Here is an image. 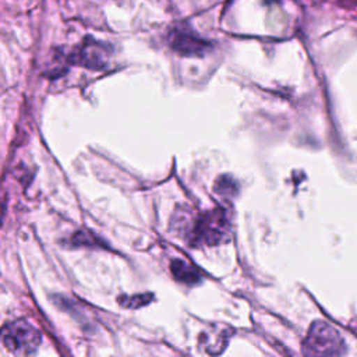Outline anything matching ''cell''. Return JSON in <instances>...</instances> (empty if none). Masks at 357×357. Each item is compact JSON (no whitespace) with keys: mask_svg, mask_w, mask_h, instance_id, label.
I'll list each match as a JSON object with an SVG mask.
<instances>
[{"mask_svg":"<svg viewBox=\"0 0 357 357\" xmlns=\"http://www.w3.org/2000/svg\"><path fill=\"white\" fill-rule=\"evenodd\" d=\"M180 226L191 247L216 245L230 237L231 219L225 208H215L198 216H191L187 225Z\"/></svg>","mask_w":357,"mask_h":357,"instance_id":"cell-1","label":"cell"},{"mask_svg":"<svg viewBox=\"0 0 357 357\" xmlns=\"http://www.w3.org/2000/svg\"><path fill=\"white\" fill-rule=\"evenodd\" d=\"M304 354L340 356L346 353V344L340 333L325 321H315L303 342Z\"/></svg>","mask_w":357,"mask_h":357,"instance_id":"cell-2","label":"cell"},{"mask_svg":"<svg viewBox=\"0 0 357 357\" xmlns=\"http://www.w3.org/2000/svg\"><path fill=\"white\" fill-rule=\"evenodd\" d=\"M3 344L15 356L33 354L40 344L39 331L25 319L7 322L1 331Z\"/></svg>","mask_w":357,"mask_h":357,"instance_id":"cell-3","label":"cell"},{"mask_svg":"<svg viewBox=\"0 0 357 357\" xmlns=\"http://www.w3.org/2000/svg\"><path fill=\"white\" fill-rule=\"evenodd\" d=\"M167 43L176 53L185 57H201L212 49L209 40L185 24H177L169 31Z\"/></svg>","mask_w":357,"mask_h":357,"instance_id":"cell-4","label":"cell"},{"mask_svg":"<svg viewBox=\"0 0 357 357\" xmlns=\"http://www.w3.org/2000/svg\"><path fill=\"white\" fill-rule=\"evenodd\" d=\"M110 47L99 40L86 38L71 54V61L91 70H102L107 66Z\"/></svg>","mask_w":357,"mask_h":357,"instance_id":"cell-5","label":"cell"},{"mask_svg":"<svg viewBox=\"0 0 357 357\" xmlns=\"http://www.w3.org/2000/svg\"><path fill=\"white\" fill-rule=\"evenodd\" d=\"M231 331L226 326H213L201 335V344L209 354H219L226 347Z\"/></svg>","mask_w":357,"mask_h":357,"instance_id":"cell-6","label":"cell"},{"mask_svg":"<svg viewBox=\"0 0 357 357\" xmlns=\"http://www.w3.org/2000/svg\"><path fill=\"white\" fill-rule=\"evenodd\" d=\"M170 271L173 273V276L185 284H197L201 280V275L199 272L195 269V266L190 265L185 261L181 259H174L170 264Z\"/></svg>","mask_w":357,"mask_h":357,"instance_id":"cell-7","label":"cell"},{"mask_svg":"<svg viewBox=\"0 0 357 357\" xmlns=\"http://www.w3.org/2000/svg\"><path fill=\"white\" fill-rule=\"evenodd\" d=\"M215 191L218 194H220L222 197H233L234 192L237 191L236 181L231 177H227V176L219 177L218 181L215 183Z\"/></svg>","mask_w":357,"mask_h":357,"instance_id":"cell-8","label":"cell"},{"mask_svg":"<svg viewBox=\"0 0 357 357\" xmlns=\"http://www.w3.org/2000/svg\"><path fill=\"white\" fill-rule=\"evenodd\" d=\"M152 298L151 294H139V296H131V297H120V304L128 308H138L141 305H145L149 303V300Z\"/></svg>","mask_w":357,"mask_h":357,"instance_id":"cell-9","label":"cell"},{"mask_svg":"<svg viewBox=\"0 0 357 357\" xmlns=\"http://www.w3.org/2000/svg\"><path fill=\"white\" fill-rule=\"evenodd\" d=\"M92 238H95L93 237V234H91V233H82V231H77L74 236H73V238H71V243L74 244V245H91V244H93L92 243Z\"/></svg>","mask_w":357,"mask_h":357,"instance_id":"cell-10","label":"cell"}]
</instances>
